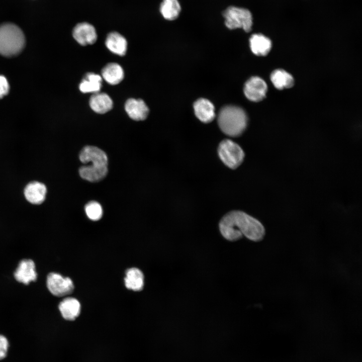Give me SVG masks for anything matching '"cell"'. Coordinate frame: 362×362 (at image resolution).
Listing matches in <instances>:
<instances>
[{
    "label": "cell",
    "instance_id": "5bb4252c",
    "mask_svg": "<svg viewBox=\"0 0 362 362\" xmlns=\"http://www.w3.org/2000/svg\"><path fill=\"white\" fill-rule=\"evenodd\" d=\"M107 48L113 53L119 56L125 55L127 49V42L126 38L117 32L109 33L105 40Z\"/></svg>",
    "mask_w": 362,
    "mask_h": 362
},
{
    "label": "cell",
    "instance_id": "3957f363",
    "mask_svg": "<svg viewBox=\"0 0 362 362\" xmlns=\"http://www.w3.org/2000/svg\"><path fill=\"white\" fill-rule=\"evenodd\" d=\"M247 122V115L240 107L226 106L219 111L218 124L221 130L227 136H240L245 130Z\"/></svg>",
    "mask_w": 362,
    "mask_h": 362
},
{
    "label": "cell",
    "instance_id": "6da1fadb",
    "mask_svg": "<svg viewBox=\"0 0 362 362\" xmlns=\"http://www.w3.org/2000/svg\"><path fill=\"white\" fill-rule=\"evenodd\" d=\"M219 228L223 237L232 241L243 236L251 241H260L265 234V228L258 220L239 210L226 214L220 221Z\"/></svg>",
    "mask_w": 362,
    "mask_h": 362
},
{
    "label": "cell",
    "instance_id": "5b68a950",
    "mask_svg": "<svg viewBox=\"0 0 362 362\" xmlns=\"http://www.w3.org/2000/svg\"><path fill=\"white\" fill-rule=\"evenodd\" d=\"M222 15L225 19V24L228 29L241 28L246 32L251 30L253 18L248 9L230 6L223 11Z\"/></svg>",
    "mask_w": 362,
    "mask_h": 362
},
{
    "label": "cell",
    "instance_id": "44dd1931",
    "mask_svg": "<svg viewBox=\"0 0 362 362\" xmlns=\"http://www.w3.org/2000/svg\"><path fill=\"white\" fill-rule=\"evenodd\" d=\"M159 11L164 19L172 21L179 16L181 7L178 0H162L160 5Z\"/></svg>",
    "mask_w": 362,
    "mask_h": 362
},
{
    "label": "cell",
    "instance_id": "e0dca14e",
    "mask_svg": "<svg viewBox=\"0 0 362 362\" xmlns=\"http://www.w3.org/2000/svg\"><path fill=\"white\" fill-rule=\"evenodd\" d=\"M249 43L252 52L258 56L266 55L272 47L270 40L261 34L252 35L249 39Z\"/></svg>",
    "mask_w": 362,
    "mask_h": 362
},
{
    "label": "cell",
    "instance_id": "9c48e42d",
    "mask_svg": "<svg viewBox=\"0 0 362 362\" xmlns=\"http://www.w3.org/2000/svg\"><path fill=\"white\" fill-rule=\"evenodd\" d=\"M72 36L76 42L82 46L94 44L98 37L95 27L85 22L79 23L74 26Z\"/></svg>",
    "mask_w": 362,
    "mask_h": 362
},
{
    "label": "cell",
    "instance_id": "d4e9b609",
    "mask_svg": "<svg viewBox=\"0 0 362 362\" xmlns=\"http://www.w3.org/2000/svg\"><path fill=\"white\" fill-rule=\"evenodd\" d=\"M9 84L6 78L0 75V98L6 96L9 92Z\"/></svg>",
    "mask_w": 362,
    "mask_h": 362
},
{
    "label": "cell",
    "instance_id": "30bf717a",
    "mask_svg": "<svg viewBox=\"0 0 362 362\" xmlns=\"http://www.w3.org/2000/svg\"><path fill=\"white\" fill-rule=\"evenodd\" d=\"M15 279L19 283L28 285L37 280V274L35 264L30 259H24L20 261L14 273Z\"/></svg>",
    "mask_w": 362,
    "mask_h": 362
},
{
    "label": "cell",
    "instance_id": "ac0fdd59",
    "mask_svg": "<svg viewBox=\"0 0 362 362\" xmlns=\"http://www.w3.org/2000/svg\"><path fill=\"white\" fill-rule=\"evenodd\" d=\"M103 78L109 84L119 83L124 78V73L122 67L116 63L107 64L102 70Z\"/></svg>",
    "mask_w": 362,
    "mask_h": 362
},
{
    "label": "cell",
    "instance_id": "52a82bcc",
    "mask_svg": "<svg viewBox=\"0 0 362 362\" xmlns=\"http://www.w3.org/2000/svg\"><path fill=\"white\" fill-rule=\"evenodd\" d=\"M46 285L49 292L57 297H63L71 293L74 289L72 281L56 273H50L47 277Z\"/></svg>",
    "mask_w": 362,
    "mask_h": 362
},
{
    "label": "cell",
    "instance_id": "9a60e30c",
    "mask_svg": "<svg viewBox=\"0 0 362 362\" xmlns=\"http://www.w3.org/2000/svg\"><path fill=\"white\" fill-rule=\"evenodd\" d=\"M58 308L64 319L72 321L75 319L79 315L81 306L76 299L67 297L60 302Z\"/></svg>",
    "mask_w": 362,
    "mask_h": 362
},
{
    "label": "cell",
    "instance_id": "277c9868",
    "mask_svg": "<svg viewBox=\"0 0 362 362\" xmlns=\"http://www.w3.org/2000/svg\"><path fill=\"white\" fill-rule=\"evenodd\" d=\"M25 36L21 29L12 23L0 25V54L11 57L17 55L24 48Z\"/></svg>",
    "mask_w": 362,
    "mask_h": 362
},
{
    "label": "cell",
    "instance_id": "8992f818",
    "mask_svg": "<svg viewBox=\"0 0 362 362\" xmlns=\"http://www.w3.org/2000/svg\"><path fill=\"white\" fill-rule=\"evenodd\" d=\"M218 156L223 163L231 169H236L244 160L245 153L242 148L230 139H224L218 147Z\"/></svg>",
    "mask_w": 362,
    "mask_h": 362
},
{
    "label": "cell",
    "instance_id": "8fae6325",
    "mask_svg": "<svg viewBox=\"0 0 362 362\" xmlns=\"http://www.w3.org/2000/svg\"><path fill=\"white\" fill-rule=\"evenodd\" d=\"M24 194L28 202L32 204L40 205L45 200L47 188L41 182H31L25 187Z\"/></svg>",
    "mask_w": 362,
    "mask_h": 362
},
{
    "label": "cell",
    "instance_id": "cb8c5ba5",
    "mask_svg": "<svg viewBox=\"0 0 362 362\" xmlns=\"http://www.w3.org/2000/svg\"><path fill=\"white\" fill-rule=\"evenodd\" d=\"M9 347V342L4 335H0V360L4 359L7 355Z\"/></svg>",
    "mask_w": 362,
    "mask_h": 362
},
{
    "label": "cell",
    "instance_id": "7a4b0ae2",
    "mask_svg": "<svg viewBox=\"0 0 362 362\" xmlns=\"http://www.w3.org/2000/svg\"><path fill=\"white\" fill-rule=\"evenodd\" d=\"M79 157L83 164L91 163L79 168L81 178L97 182L106 176L108 173V157L104 151L96 146H86L81 150Z\"/></svg>",
    "mask_w": 362,
    "mask_h": 362
},
{
    "label": "cell",
    "instance_id": "d6986e66",
    "mask_svg": "<svg viewBox=\"0 0 362 362\" xmlns=\"http://www.w3.org/2000/svg\"><path fill=\"white\" fill-rule=\"evenodd\" d=\"M126 287L135 291H141L144 286V276L138 268L132 267L126 272L125 278Z\"/></svg>",
    "mask_w": 362,
    "mask_h": 362
},
{
    "label": "cell",
    "instance_id": "7c38bea8",
    "mask_svg": "<svg viewBox=\"0 0 362 362\" xmlns=\"http://www.w3.org/2000/svg\"><path fill=\"white\" fill-rule=\"evenodd\" d=\"M125 109L128 116L135 121L145 120L149 114V109L141 99L131 98L127 100Z\"/></svg>",
    "mask_w": 362,
    "mask_h": 362
},
{
    "label": "cell",
    "instance_id": "ba28073f",
    "mask_svg": "<svg viewBox=\"0 0 362 362\" xmlns=\"http://www.w3.org/2000/svg\"><path fill=\"white\" fill-rule=\"evenodd\" d=\"M267 90L266 83L258 76L250 78L244 86L245 97L250 101L255 102L261 101L265 97Z\"/></svg>",
    "mask_w": 362,
    "mask_h": 362
},
{
    "label": "cell",
    "instance_id": "ffe728a7",
    "mask_svg": "<svg viewBox=\"0 0 362 362\" xmlns=\"http://www.w3.org/2000/svg\"><path fill=\"white\" fill-rule=\"evenodd\" d=\"M102 77L97 74L89 72L86 74L79 85L80 92L83 93H96L100 92L102 87Z\"/></svg>",
    "mask_w": 362,
    "mask_h": 362
},
{
    "label": "cell",
    "instance_id": "603a6c76",
    "mask_svg": "<svg viewBox=\"0 0 362 362\" xmlns=\"http://www.w3.org/2000/svg\"><path fill=\"white\" fill-rule=\"evenodd\" d=\"M85 211L88 218L93 221L100 220L103 214L101 205L95 201L88 203L85 206Z\"/></svg>",
    "mask_w": 362,
    "mask_h": 362
},
{
    "label": "cell",
    "instance_id": "2e32d148",
    "mask_svg": "<svg viewBox=\"0 0 362 362\" xmlns=\"http://www.w3.org/2000/svg\"><path fill=\"white\" fill-rule=\"evenodd\" d=\"M91 109L99 114H105L110 111L113 106V101L110 96L105 93H94L89 99Z\"/></svg>",
    "mask_w": 362,
    "mask_h": 362
},
{
    "label": "cell",
    "instance_id": "7402d4cb",
    "mask_svg": "<svg viewBox=\"0 0 362 362\" xmlns=\"http://www.w3.org/2000/svg\"><path fill=\"white\" fill-rule=\"evenodd\" d=\"M271 81L276 88L283 89L291 87L294 83L293 76L283 69H277L270 75Z\"/></svg>",
    "mask_w": 362,
    "mask_h": 362
},
{
    "label": "cell",
    "instance_id": "4fadbf2b",
    "mask_svg": "<svg viewBox=\"0 0 362 362\" xmlns=\"http://www.w3.org/2000/svg\"><path fill=\"white\" fill-rule=\"evenodd\" d=\"M194 109L196 117L203 123H210L215 117V107L207 99L201 98L197 100L194 104Z\"/></svg>",
    "mask_w": 362,
    "mask_h": 362
}]
</instances>
